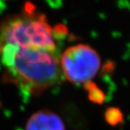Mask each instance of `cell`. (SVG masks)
Instances as JSON below:
<instances>
[{
	"instance_id": "obj_1",
	"label": "cell",
	"mask_w": 130,
	"mask_h": 130,
	"mask_svg": "<svg viewBox=\"0 0 130 130\" xmlns=\"http://www.w3.org/2000/svg\"><path fill=\"white\" fill-rule=\"evenodd\" d=\"M45 17L27 10L0 25V62L27 94H39L61 80L60 55Z\"/></svg>"
},
{
	"instance_id": "obj_2",
	"label": "cell",
	"mask_w": 130,
	"mask_h": 130,
	"mask_svg": "<svg viewBox=\"0 0 130 130\" xmlns=\"http://www.w3.org/2000/svg\"><path fill=\"white\" fill-rule=\"evenodd\" d=\"M100 63L96 51L85 44L71 46L60 58L62 75L69 82L76 84L92 79L100 68Z\"/></svg>"
},
{
	"instance_id": "obj_3",
	"label": "cell",
	"mask_w": 130,
	"mask_h": 130,
	"mask_svg": "<svg viewBox=\"0 0 130 130\" xmlns=\"http://www.w3.org/2000/svg\"><path fill=\"white\" fill-rule=\"evenodd\" d=\"M25 130H65V127L57 115L48 110H42L29 118Z\"/></svg>"
},
{
	"instance_id": "obj_4",
	"label": "cell",
	"mask_w": 130,
	"mask_h": 130,
	"mask_svg": "<svg viewBox=\"0 0 130 130\" xmlns=\"http://www.w3.org/2000/svg\"><path fill=\"white\" fill-rule=\"evenodd\" d=\"M122 114L116 108H110L106 112V119L110 125H117L122 121Z\"/></svg>"
},
{
	"instance_id": "obj_5",
	"label": "cell",
	"mask_w": 130,
	"mask_h": 130,
	"mask_svg": "<svg viewBox=\"0 0 130 130\" xmlns=\"http://www.w3.org/2000/svg\"><path fill=\"white\" fill-rule=\"evenodd\" d=\"M89 99L92 101H95L96 103H101L104 100V95L102 93V91L100 90L99 88H96L94 84L89 83Z\"/></svg>"
}]
</instances>
